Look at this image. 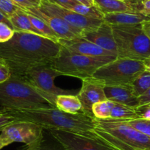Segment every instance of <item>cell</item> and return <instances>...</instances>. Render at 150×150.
Segmentation results:
<instances>
[{
  "label": "cell",
  "instance_id": "1",
  "mask_svg": "<svg viewBox=\"0 0 150 150\" xmlns=\"http://www.w3.org/2000/svg\"><path fill=\"white\" fill-rule=\"evenodd\" d=\"M60 49V43L44 36L15 31L10 41L0 44V58L8 63L11 74L23 76L34 66L51 63Z\"/></svg>",
  "mask_w": 150,
  "mask_h": 150
},
{
  "label": "cell",
  "instance_id": "2",
  "mask_svg": "<svg viewBox=\"0 0 150 150\" xmlns=\"http://www.w3.org/2000/svg\"><path fill=\"white\" fill-rule=\"evenodd\" d=\"M0 110L12 115L19 121L33 122L48 130L58 129L82 135H90L95 128L94 118L90 117L83 112L70 114L57 108L29 110L0 109Z\"/></svg>",
  "mask_w": 150,
  "mask_h": 150
},
{
  "label": "cell",
  "instance_id": "3",
  "mask_svg": "<svg viewBox=\"0 0 150 150\" xmlns=\"http://www.w3.org/2000/svg\"><path fill=\"white\" fill-rule=\"evenodd\" d=\"M1 109L24 110L56 108L55 102L32 86L24 77L11 74L0 84Z\"/></svg>",
  "mask_w": 150,
  "mask_h": 150
},
{
  "label": "cell",
  "instance_id": "4",
  "mask_svg": "<svg viewBox=\"0 0 150 150\" xmlns=\"http://www.w3.org/2000/svg\"><path fill=\"white\" fill-rule=\"evenodd\" d=\"M93 132L119 150H150V138L125 120L95 119Z\"/></svg>",
  "mask_w": 150,
  "mask_h": 150
},
{
  "label": "cell",
  "instance_id": "5",
  "mask_svg": "<svg viewBox=\"0 0 150 150\" xmlns=\"http://www.w3.org/2000/svg\"><path fill=\"white\" fill-rule=\"evenodd\" d=\"M116 57V56L84 55L69 51L61 45L60 53L51 62V65L60 72L61 76H69L83 80L92 77L99 68Z\"/></svg>",
  "mask_w": 150,
  "mask_h": 150
},
{
  "label": "cell",
  "instance_id": "6",
  "mask_svg": "<svg viewBox=\"0 0 150 150\" xmlns=\"http://www.w3.org/2000/svg\"><path fill=\"white\" fill-rule=\"evenodd\" d=\"M111 27L118 57L143 61L150 57V41L141 24Z\"/></svg>",
  "mask_w": 150,
  "mask_h": 150
},
{
  "label": "cell",
  "instance_id": "7",
  "mask_svg": "<svg viewBox=\"0 0 150 150\" xmlns=\"http://www.w3.org/2000/svg\"><path fill=\"white\" fill-rule=\"evenodd\" d=\"M144 71L142 60L117 57L99 68L92 77L101 80L105 86H130Z\"/></svg>",
  "mask_w": 150,
  "mask_h": 150
},
{
  "label": "cell",
  "instance_id": "8",
  "mask_svg": "<svg viewBox=\"0 0 150 150\" xmlns=\"http://www.w3.org/2000/svg\"><path fill=\"white\" fill-rule=\"evenodd\" d=\"M61 76L60 72L52 66L51 63L38 65L29 69L21 77H24L28 83L45 95L51 98L54 102L58 95L73 94L77 91L65 90L54 85V79Z\"/></svg>",
  "mask_w": 150,
  "mask_h": 150
},
{
  "label": "cell",
  "instance_id": "9",
  "mask_svg": "<svg viewBox=\"0 0 150 150\" xmlns=\"http://www.w3.org/2000/svg\"><path fill=\"white\" fill-rule=\"evenodd\" d=\"M50 132L64 150H119L93 131L90 135L58 129H50Z\"/></svg>",
  "mask_w": 150,
  "mask_h": 150
},
{
  "label": "cell",
  "instance_id": "10",
  "mask_svg": "<svg viewBox=\"0 0 150 150\" xmlns=\"http://www.w3.org/2000/svg\"><path fill=\"white\" fill-rule=\"evenodd\" d=\"M43 129L33 122L16 121L2 128L0 136L9 144L19 142L29 145L43 140Z\"/></svg>",
  "mask_w": 150,
  "mask_h": 150
},
{
  "label": "cell",
  "instance_id": "11",
  "mask_svg": "<svg viewBox=\"0 0 150 150\" xmlns=\"http://www.w3.org/2000/svg\"><path fill=\"white\" fill-rule=\"evenodd\" d=\"M38 8L44 12L62 18L69 25L83 32L94 30L104 21L103 19H97L82 16L71 10L52 3L48 0H42L40 6Z\"/></svg>",
  "mask_w": 150,
  "mask_h": 150
},
{
  "label": "cell",
  "instance_id": "12",
  "mask_svg": "<svg viewBox=\"0 0 150 150\" xmlns=\"http://www.w3.org/2000/svg\"><path fill=\"white\" fill-rule=\"evenodd\" d=\"M82 82L83 85L77 94L83 105L82 112L90 117L94 118L92 112V106L96 102L107 99L105 93V85L93 77L83 79Z\"/></svg>",
  "mask_w": 150,
  "mask_h": 150
},
{
  "label": "cell",
  "instance_id": "13",
  "mask_svg": "<svg viewBox=\"0 0 150 150\" xmlns=\"http://www.w3.org/2000/svg\"><path fill=\"white\" fill-rule=\"evenodd\" d=\"M23 11L27 13L37 16L43 20L54 32L59 38V40H71L77 36H80L83 32L82 30L69 25L62 18L44 12L38 8L33 7Z\"/></svg>",
  "mask_w": 150,
  "mask_h": 150
},
{
  "label": "cell",
  "instance_id": "14",
  "mask_svg": "<svg viewBox=\"0 0 150 150\" xmlns=\"http://www.w3.org/2000/svg\"><path fill=\"white\" fill-rule=\"evenodd\" d=\"M80 37L117 55V49L110 24L103 21L94 30L82 32Z\"/></svg>",
  "mask_w": 150,
  "mask_h": 150
},
{
  "label": "cell",
  "instance_id": "15",
  "mask_svg": "<svg viewBox=\"0 0 150 150\" xmlns=\"http://www.w3.org/2000/svg\"><path fill=\"white\" fill-rule=\"evenodd\" d=\"M60 45L64 47L68 50L75 53L84 55L101 57V56H116L113 53L102 49V47L93 44L88 40L84 39L80 36L72 38L71 40H59Z\"/></svg>",
  "mask_w": 150,
  "mask_h": 150
},
{
  "label": "cell",
  "instance_id": "16",
  "mask_svg": "<svg viewBox=\"0 0 150 150\" xmlns=\"http://www.w3.org/2000/svg\"><path fill=\"white\" fill-rule=\"evenodd\" d=\"M105 93L107 99L135 110L139 108V99L133 93L131 86H105Z\"/></svg>",
  "mask_w": 150,
  "mask_h": 150
},
{
  "label": "cell",
  "instance_id": "17",
  "mask_svg": "<svg viewBox=\"0 0 150 150\" xmlns=\"http://www.w3.org/2000/svg\"><path fill=\"white\" fill-rule=\"evenodd\" d=\"M150 19V16L140 12H122L104 15L103 21L110 25H134L142 24Z\"/></svg>",
  "mask_w": 150,
  "mask_h": 150
},
{
  "label": "cell",
  "instance_id": "18",
  "mask_svg": "<svg viewBox=\"0 0 150 150\" xmlns=\"http://www.w3.org/2000/svg\"><path fill=\"white\" fill-rule=\"evenodd\" d=\"M94 5L105 15L122 12H136L133 8L122 0H93Z\"/></svg>",
  "mask_w": 150,
  "mask_h": 150
},
{
  "label": "cell",
  "instance_id": "19",
  "mask_svg": "<svg viewBox=\"0 0 150 150\" xmlns=\"http://www.w3.org/2000/svg\"><path fill=\"white\" fill-rule=\"evenodd\" d=\"M55 106L60 110L70 114L83 112V105L77 95H58L55 99Z\"/></svg>",
  "mask_w": 150,
  "mask_h": 150
},
{
  "label": "cell",
  "instance_id": "20",
  "mask_svg": "<svg viewBox=\"0 0 150 150\" xmlns=\"http://www.w3.org/2000/svg\"><path fill=\"white\" fill-rule=\"evenodd\" d=\"M9 19L15 31L28 32L43 36L42 34L32 24L27 13L22 9L17 11L13 15L11 16Z\"/></svg>",
  "mask_w": 150,
  "mask_h": 150
},
{
  "label": "cell",
  "instance_id": "21",
  "mask_svg": "<svg viewBox=\"0 0 150 150\" xmlns=\"http://www.w3.org/2000/svg\"><path fill=\"white\" fill-rule=\"evenodd\" d=\"M141 117L137 110L129 108L125 105L115 102L111 110L109 119H116V120L129 121L132 119H137Z\"/></svg>",
  "mask_w": 150,
  "mask_h": 150
},
{
  "label": "cell",
  "instance_id": "22",
  "mask_svg": "<svg viewBox=\"0 0 150 150\" xmlns=\"http://www.w3.org/2000/svg\"><path fill=\"white\" fill-rule=\"evenodd\" d=\"M133 93L139 98L150 88V72L144 71L130 85Z\"/></svg>",
  "mask_w": 150,
  "mask_h": 150
},
{
  "label": "cell",
  "instance_id": "23",
  "mask_svg": "<svg viewBox=\"0 0 150 150\" xmlns=\"http://www.w3.org/2000/svg\"><path fill=\"white\" fill-rule=\"evenodd\" d=\"M114 103V102L109 99H105L95 103L92 106L93 117L98 119H109Z\"/></svg>",
  "mask_w": 150,
  "mask_h": 150
},
{
  "label": "cell",
  "instance_id": "24",
  "mask_svg": "<svg viewBox=\"0 0 150 150\" xmlns=\"http://www.w3.org/2000/svg\"><path fill=\"white\" fill-rule=\"evenodd\" d=\"M27 15H28V17L30 18V21H31L32 24L42 34L44 37L47 38L49 39L55 41V42H58L59 38L54 33V32L43 20H41L38 17L30 15V14L27 13Z\"/></svg>",
  "mask_w": 150,
  "mask_h": 150
},
{
  "label": "cell",
  "instance_id": "25",
  "mask_svg": "<svg viewBox=\"0 0 150 150\" xmlns=\"http://www.w3.org/2000/svg\"><path fill=\"white\" fill-rule=\"evenodd\" d=\"M66 8L89 18H97V19H103L104 18V14L95 5L89 7L81 4H76V5H69Z\"/></svg>",
  "mask_w": 150,
  "mask_h": 150
},
{
  "label": "cell",
  "instance_id": "26",
  "mask_svg": "<svg viewBox=\"0 0 150 150\" xmlns=\"http://www.w3.org/2000/svg\"><path fill=\"white\" fill-rule=\"evenodd\" d=\"M129 125L146 135L150 138V119L139 118L137 119L127 121Z\"/></svg>",
  "mask_w": 150,
  "mask_h": 150
},
{
  "label": "cell",
  "instance_id": "27",
  "mask_svg": "<svg viewBox=\"0 0 150 150\" xmlns=\"http://www.w3.org/2000/svg\"><path fill=\"white\" fill-rule=\"evenodd\" d=\"M21 9L11 0H0V11L8 18L17 11Z\"/></svg>",
  "mask_w": 150,
  "mask_h": 150
},
{
  "label": "cell",
  "instance_id": "28",
  "mask_svg": "<svg viewBox=\"0 0 150 150\" xmlns=\"http://www.w3.org/2000/svg\"><path fill=\"white\" fill-rule=\"evenodd\" d=\"M17 150H64L63 147L58 148V147L52 146L47 145L44 144V140L38 141L34 144L25 145L24 146L21 147Z\"/></svg>",
  "mask_w": 150,
  "mask_h": 150
},
{
  "label": "cell",
  "instance_id": "29",
  "mask_svg": "<svg viewBox=\"0 0 150 150\" xmlns=\"http://www.w3.org/2000/svg\"><path fill=\"white\" fill-rule=\"evenodd\" d=\"M15 30L5 23L0 22V44L8 42L12 38Z\"/></svg>",
  "mask_w": 150,
  "mask_h": 150
},
{
  "label": "cell",
  "instance_id": "30",
  "mask_svg": "<svg viewBox=\"0 0 150 150\" xmlns=\"http://www.w3.org/2000/svg\"><path fill=\"white\" fill-rule=\"evenodd\" d=\"M11 76V71L5 60L0 58V84L6 81Z\"/></svg>",
  "mask_w": 150,
  "mask_h": 150
},
{
  "label": "cell",
  "instance_id": "31",
  "mask_svg": "<svg viewBox=\"0 0 150 150\" xmlns=\"http://www.w3.org/2000/svg\"><path fill=\"white\" fill-rule=\"evenodd\" d=\"M16 121L19 120L12 115L0 110V131L2 130L3 127L16 122Z\"/></svg>",
  "mask_w": 150,
  "mask_h": 150
},
{
  "label": "cell",
  "instance_id": "32",
  "mask_svg": "<svg viewBox=\"0 0 150 150\" xmlns=\"http://www.w3.org/2000/svg\"><path fill=\"white\" fill-rule=\"evenodd\" d=\"M138 99L139 108H150V88Z\"/></svg>",
  "mask_w": 150,
  "mask_h": 150
},
{
  "label": "cell",
  "instance_id": "33",
  "mask_svg": "<svg viewBox=\"0 0 150 150\" xmlns=\"http://www.w3.org/2000/svg\"><path fill=\"white\" fill-rule=\"evenodd\" d=\"M50 2H52V3L58 5L60 6L63 7V8H67L69 5H76V4H80L76 1V0H48Z\"/></svg>",
  "mask_w": 150,
  "mask_h": 150
},
{
  "label": "cell",
  "instance_id": "34",
  "mask_svg": "<svg viewBox=\"0 0 150 150\" xmlns=\"http://www.w3.org/2000/svg\"><path fill=\"white\" fill-rule=\"evenodd\" d=\"M13 3H15L18 8H20L21 9L24 10L27 9V8H33V6L28 0H11Z\"/></svg>",
  "mask_w": 150,
  "mask_h": 150
},
{
  "label": "cell",
  "instance_id": "35",
  "mask_svg": "<svg viewBox=\"0 0 150 150\" xmlns=\"http://www.w3.org/2000/svg\"><path fill=\"white\" fill-rule=\"evenodd\" d=\"M144 0H127L126 2L129 3L132 8L135 9L136 12H140L141 11V8H142V2Z\"/></svg>",
  "mask_w": 150,
  "mask_h": 150
},
{
  "label": "cell",
  "instance_id": "36",
  "mask_svg": "<svg viewBox=\"0 0 150 150\" xmlns=\"http://www.w3.org/2000/svg\"><path fill=\"white\" fill-rule=\"evenodd\" d=\"M141 13L147 16H150V0H144L143 1Z\"/></svg>",
  "mask_w": 150,
  "mask_h": 150
},
{
  "label": "cell",
  "instance_id": "37",
  "mask_svg": "<svg viewBox=\"0 0 150 150\" xmlns=\"http://www.w3.org/2000/svg\"><path fill=\"white\" fill-rule=\"evenodd\" d=\"M144 32L150 41V19L145 21L141 24Z\"/></svg>",
  "mask_w": 150,
  "mask_h": 150
},
{
  "label": "cell",
  "instance_id": "38",
  "mask_svg": "<svg viewBox=\"0 0 150 150\" xmlns=\"http://www.w3.org/2000/svg\"><path fill=\"white\" fill-rule=\"evenodd\" d=\"M0 22H3V23H5L6 24H8V25H9L10 27H12L13 28V26H12V24H11V21H10L9 18H8V17L5 16V15H4L3 13H2L1 11H0ZM14 30V29H13Z\"/></svg>",
  "mask_w": 150,
  "mask_h": 150
},
{
  "label": "cell",
  "instance_id": "39",
  "mask_svg": "<svg viewBox=\"0 0 150 150\" xmlns=\"http://www.w3.org/2000/svg\"><path fill=\"white\" fill-rule=\"evenodd\" d=\"M78 3L81 4V5H86V6H93L94 3H93V0H76Z\"/></svg>",
  "mask_w": 150,
  "mask_h": 150
},
{
  "label": "cell",
  "instance_id": "40",
  "mask_svg": "<svg viewBox=\"0 0 150 150\" xmlns=\"http://www.w3.org/2000/svg\"><path fill=\"white\" fill-rule=\"evenodd\" d=\"M143 63H144V67H145V70L150 72V57L143 60Z\"/></svg>",
  "mask_w": 150,
  "mask_h": 150
},
{
  "label": "cell",
  "instance_id": "41",
  "mask_svg": "<svg viewBox=\"0 0 150 150\" xmlns=\"http://www.w3.org/2000/svg\"><path fill=\"white\" fill-rule=\"evenodd\" d=\"M28 1L33 5V6L35 7V8H38V7L40 6L42 0H28Z\"/></svg>",
  "mask_w": 150,
  "mask_h": 150
},
{
  "label": "cell",
  "instance_id": "42",
  "mask_svg": "<svg viewBox=\"0 0 150 150\" xmlns=\"http://www.w3.org/2000/svg\"><path fill=\"white\" fill-rule=\"evenodd\" d=\"M8 145H9V144H8V143L3 138H2V137L0 136V149H2L3 147L6 146H8Z\"/></svg>",
  "mask_w": 150,
  "mask_h": 150
},
{
  "label": "cell",
  "instance_id": "43",
  "mask_svg": "<svg viewBox=\"0 0 150 150\" xmlns=\"http://www.w3.org/2000/svg\"><path fill=\"white\" fill-rule=\"evenodd\" d=\"M144 108V109L149 110L146 111V113H144V114L142 115V118H149V119H150V108Z\"/></svg>",
  "mask_w": 150,
  "mask_h": 150
},
{
  "label": "cell",
  "instance_id": "44",
  "mask_svg": "<svg viewBox=\"0 0 150 150\" xmlns=\"http://www.w3.org/2000/svg\"><path fill=\"white\" fill-rule=\"evenodd\" d=\"M122 1H125V2H126L127 0H122Z\"/></svg>",
  "mask_w": 150,
  "mask_h": 150
}]
</instances>
